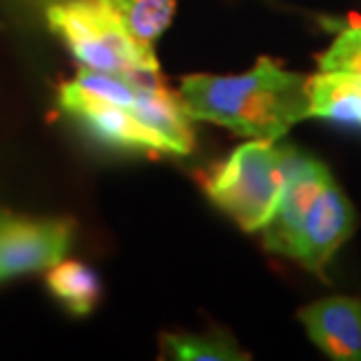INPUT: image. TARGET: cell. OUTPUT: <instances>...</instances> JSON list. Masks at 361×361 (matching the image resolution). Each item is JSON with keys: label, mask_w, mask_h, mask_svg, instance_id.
I'll return each instance as SVG.
<instances>
[{"label": "cell", "mask_w": 361, "mask_h": 361, "mask_svg": "<svg viewBox=\"0 0 361 361\" xmlns=\"http://www.w3.org/2000/svg\"><path fill=\"white\" fill-rule=\"evenodd\" d=\"M355 228V209H352L350 200L345 197V192L336 185V180H331L307 216L295 261L314 274H324L329 261L350 240Z\"/></svg>", "instance_id": "obj_7"}, {"label": "cell", "mask_w": 361, "mask_h": 361, "mask_svg": "<svg viewBox=\"0 0 361 361\" xmlns=\"http://www.w3.org/2000/svg\"><path fill=\"white\" fill-rule=\"evenodd\" d=\"M47 24L87 68L122 78L143 68H160L153 45L129 38L99 0H66L49 5Z\"/></svg>", "instance_id": "obj_3"}, {"label": "cell", "mask_w": 361, "mask_h": 361, "mask_svg": "<svg viewBox=\"0 0 361 361\" xmlns=\"http://www.w3.org/2000/svg\"><path fill=\"white\" fill-rule=\"evenodd\" d=\"M322 24L334 26L338 38L329 52H324L319 59V71H343V73H359L361 75V28L352 24H341V21L324 19Z\"/></svg>", "instance_id": "obj_14"}, {"label": "cell", "mask_w": 361, "mask_h": 361, "mask_svg": "<svg viewBox=\"0 0 361 361\" xmlns=\"http://www.w3.org/2000/svg\"><path fill=\"white\" fill-rule=\"evenodd\" d=\"M129 38L153 45L174 19L176 0H99Z\"/></svg>", "instance_id": "obj_12"}, {"label": "cell", "mask_w": 361, "mask_h": 361, "mask_svg": "<svg viewBox=\"0 0 361 361\" xmlns=\"http://www.w3.org/2000/svg\"><path fill=\"white\" fill-rule=\"evenodd\" d=\"M132 113L162 141L164 153L188 155L195 148V136L183 101L178 94L162 85L136 87V104Z\"/></svg>", "instance_id": "obj_9"}, {"label": "cell", "mask_w": 361, "mask_h": 361, "mask_svg": "<svg viewBox=\"0 0 361 361\" xmlns=\"http://www.w3.org/2000/svg\"><path fill=\"white\" fill-rule=\"evenodd\" d=\"M331 180L334 178H331L326 164L317 162L307 155H298L270 221L261 228L265 249L272 251V254L295 258L307 216Z\"/></svg>", "instance_id": "obj_5"}, {"label": "cell", "mask_w": 361, "mask_h": 361, "mask_svg": "<svg viewBox=\"0 0 361 361\" xmlns=\"http://www.w3.org/2000/svg\"><path fill=\"white\" fill-rule=\"evenodd\" d=\"M178 97L192 120L214 122L249 139L279 141L310 118L307 78L265 56L244 75L180 78Z\"/></svg>", "instance_id": "obj_1"}, {"label": "cell", "mask_w": 361, "mask_h": 361, "mask_svg": "<svg viewBox=\"0 0 361 361\" xmlns=\"http://www.w3.org/2000/svg\"><path fill=\"white\" fill-rule=\"evenodd\" d=\"M298 319L324 355L338 361H361V302L331 295L302 307Z\"/></svg>", "instance_id": "obj_8"}, {"label": "cell", "mask_w": 361, "mask_h": 361, "mask_svg": "<svg viewBox=\"0 0 361 361\" xmlns=\"http://www.w3.org/2000/svg\"><path fill=\"white\" fill-rule=\"evenodd\" d=\"M45 284L49 293L68 310L71 314L85 317L90 314L101 298V279L90 265H85L73 258L54 263L47 268Z\"/></svg>", "instance_id": "obj_11"}, {"label": "cell", "mask_w": 361, "mask_h": 361, "mask_svg": "<svg viewBox=\"0 0 361 361\" xmlns=\"http://www.w3.org/2000/svg\"><path fill=\"white\" fill-rule=\"evenodd\" d=\"M73 233L71 219H26L0 212V284L59 263Z\"/></svg>", "instance_id": "obj_4"}, {"label": "cell", "mask_w": 361, "mask_h": 361, "mask_svg": "<svg viewBox=\"0 0 361 361\" xmlns=\"http://www.w3.org/2000/svg\"><path fill=\"white\" fill-rule=\"evenodd\" d=\"M298 155L293 146L251 139L226 162L209 169L202 176V188L237 226L254 233L270 221Z\"/></svg>", "instance_id": "obj_2"}, {"label": "cell", "mask_w": 361, "mask_h": 361, "mask_svg": "<svg viewBox=\"0 0 361 361\" xmlns=\"http://www.w3.org/2000/svg\"><path fill=\"white\" fill-rule=\"evenodd\" d=\"M352 21H355V24H357V26L361 28V21H357V19H352Z\"/></svg>", "instance_id": "obj_15"}, {"label": "cell", "mask_w": 361, "mask_h": 361, "mask_svg": "<svg viewBox=\"0 0 361 361\" xmlns=\"http://www.w3.org/2000/svg\"><path fill=\"white\" fill-rule=\"evenodd\" d=\"M162 352L171 359L188 361H228L247 359L240 355L226 336H192V334H167L162 336Z\"/></svg>", "instance_id": "obj_13"}, {"label": "cell", "mask_w": 361, "mask_h": 361, "mask_svg": "<svg viewBox=\"0 0 361 361\" xmlns=\"http://www.w3.org/2000/svg\"><path fill=\"white\" fill-rule=\"evenodd\" d=\"M59 106L73 115L97 141L113 148L132 150H164L162 141L129 111L111 101L85 92L75 80L59 87Z\"/></svg>", "instance_id": "obj_6"}, {"label": "cell", "mask_w": 361, "mask_h": 361, "mask_svg": "<svg viewBox=\"0 0 361 361\" xmlns=\"http://www.w3.org/2000/svg\"><path fill=\"white\" fill-rule=\"evenodd\" d=\"M310 118H326L361 125V75L343 71H319L307 78Z\"/></svg>", "instance_id": "obj_10"}]
</instances>
